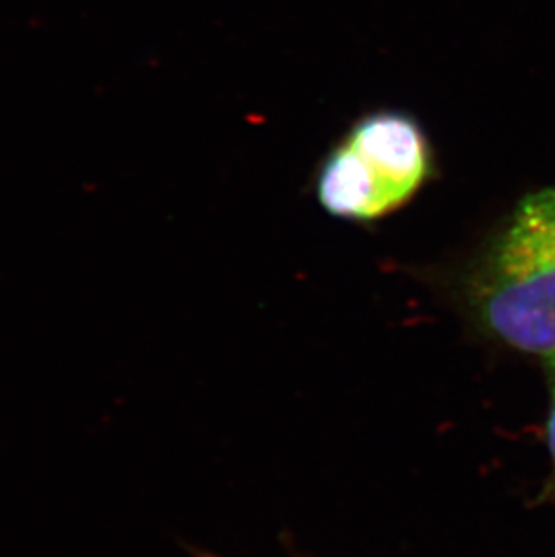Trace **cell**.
<instances>
[{"label":"cell","mask_w":555,"mask_h":557,"mask_svg":"<svg viewBox=\"0 0 555 557\" xmlns=\"http://www.w3.org/2000/svg\"><path fill=\"white\" fill-rule=\"evenodd\" d=\"M546 361V370H548V379H551V410H548V419H546V447L551 453L552 466V482L548 485V491H554L555 487V352Z\"/></svg>","instance_id":"3"},{"label":"cell","mask_w":555,"mask_h":557,"mask_svg":"<svg viewBox=\"0 0 555 557\" xmlns=\"http://www.w3.org/2000/svg\"><path fill=\"white\" fill-rule=\"evenodd\" d=\"M430 141L406 112L379 111L361 117L316 177V197L331 215L372 222L408 205L431 172Z\"/></svg>","instance_id":"2"},{"label":"cell","mask_w":555,"mask_h":557,"mask_svg":"<svg viewBox=\"0 0 555 557\" xmlns=\"http://www.w3.org/2000/svg\"><path fill=\"white\" fill-rule=\"evenodd\" d=\"M472 323L494 342L555 352V186L519 200L461 282Z\"/></svg>","instance_id":"1"}]
</instances>
